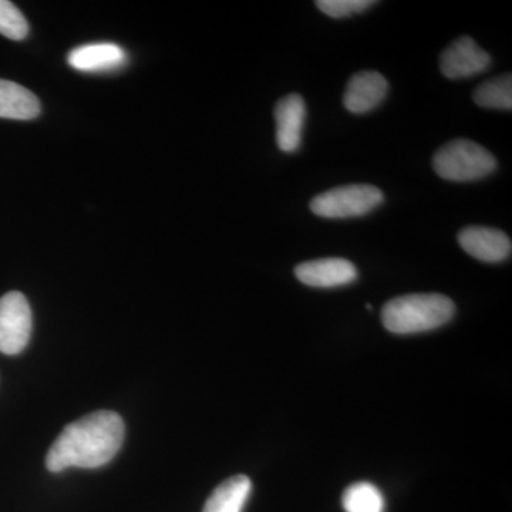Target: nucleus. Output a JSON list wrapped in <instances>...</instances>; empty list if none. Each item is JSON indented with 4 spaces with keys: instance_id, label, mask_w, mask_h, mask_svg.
<instances>
[{
    "instance_id": "nucleus-10",
    "label": "nucleus",
    "mask_w": 512,
    "mask_h": 512,
    "mask_svg": "<svg viewBox=\"0 0 512 512\" xmlns=\"http://www.w3.org/2000/svg\"><path fill=\"white\" fill-rule=\"evenodd\" d=\"M389 93V82L383 74L373 72H360L352 76L346 86L343 104L346 110L353 114H366L375 110L382 104Z\"/></svg>"
},
{
    "instance_id": "nucleus-7",
    "label": "nucleus",
    "mask_w": 512,
    "mask_h": 512,
    "mask_svg": "<svg viewBox=\"0 0 512 512\" xmlns=\"http://www.w3.org/2000/svg\"><path fill=\"white\" fill-rule=\"evenodd\" d=\"M295 276L303 285L329 289L353 284L359 272L348 259L322 258L296 266Z\"/></svg>"
},
{
    "instance_id": "nucleus-13",
    "label": "nucleus",
    "mask_w": 512,
    "mask_h": 512,
    "mask_svg": "<svg viewBox=\"0 0 512 512\" xmlns=\"http://www.w3.org/2000/svg\"><path fill=\"white\" fill-rule=\"evenodd\" d=\"M252 483L247 476H234L218 485L202 512H242L251 495Z\"/></svg>"
},
{
    "instance_id": "nucleus-17",
    "label": "nucleus",
    "mask_w": 512,
    "mask_h": 512,
    "mask_svg": "<svg viewBox=\"0 0 512 512\" xmlns=\"http://www.w3.org/2000/svg\"><path fill=\"white\" fill-rule=\"evenodd\" d=\"M373 5H376L373 0H318L316 2L320 12L333 19L349 18L356 13L365 12Z\"/></svg>"
},
{
    "instance_id": "nucleus-11",
    "label": "nucleus",
    "mask_w": 512,
    "mask_h": 512,
    "mask_svg": "<svg viewBox=\"0 0 512 512\" xmlns=\"http://www.w3.org/2000/svg\"><path fill=\"white\" fill-rule=\"evenodd\" d=\"M67 62L77 72H113L127 63V53L116 43H89L73 49L67 56Z\"/></svg>"
},
{
    "instance_id": "nucleus-14",
    "label": "nucleus",
    "mask_w": 512,
    "mask_h": 512,
    "mask_svg": "<svg viewBox=\"0 0 512 512\" xmlns=\"http://www.w3.org/2000/svg\"><path fill=\"white\" fill-rule=\"evenodd\" d=\"M477 106L484 109H512V76L510 73L495 77L477 87L473 94Z\"/></svg>"
},
{
    "instance_id": "nucleus-6",
    "label": "nucleus",
    "mask_w": 512,
    "mask_h": 512,
    "mask_svg": "<svg viewBox=\"0 0 512 512\" xmlns=\"http://www.w3.org/2000/svg\"><path fill=\"white\" fill-rule=\"evenodd\" d=\"M491 56L474 42L463 36L454 40L440 57V70L447 79H468L490 69Z\"/></svg>"
},
{
    "instance_id": "nucleus-12",
    "label": "nucleus",
    "mask_w": 512,
    "mask_h": 512,
    "mask_svg": "<svg viewBox=\"0 0 512 512\" xmlns=\"http://www.w3.org/2000/svg\"><path fill=\"white\" fill-rule=\"evenodd\" d=\"M40 114V103L32 92L18 83L0 80V119L33 120Z\"/></svg>"
},
{
    "instance_id": "nucleus-5",
    "label": "nucleus",
    "mask_w": 512,
    "mask_h": 512,
    "mask_svg": "<svg viewBox=\"0 0 512 512\" xmlns=\"http://www.w3.org/2000/svg\"><path fill=\"white\" fill-rule=\"evenodd\" d=\"M32 309L26 296L9 292L0 298V352L18 355L28 346L32 335Z\"/></svg>"
},
{
    "instance_id": "nucleus-3",
    "label": "nucleus",
    "mask_w": 512,
    "mask_h": 512,
    "mask_svg": "<svg viewBox=\"0 0 512 512\" xmlns=\"http://www.w3.org/2000/svg\"><path fill=\"white\" fill-rule=\"evenodd\" d=\"M433 168L443 180L470 183L488 177L497 170V160L487 148L470 140H453L440 148Z\"/></svg>"
},
{
    "instance_id": "nucleus-1",
    "label": "nucleus",
    "mask_w": 512,
    "mask_h": 512,
    "mask_svg": "<svg viewBox=\"0 0 512 512\" xmlns=\"http://www.w3.org/2000/svg\"><path fill=\"white\" fill-rule=\"evenodd\" d=\"M126 427L119 414L100 410L64 427L46 456L47 470L99 468L110 463L123 446Z\"/></svg>"
},
{
    "instance_id": "nucleus-16",
    "label": "nucleus",
    "mask_w": 512,
    "mask_h": 512,
    "mask_svg": "<svg viewBox=\"0 0 512 512\" xmlns=\"http://www.w3.org/2000/svg\"><path fill=\"white\" fill-rule=\"evenodd\" d=\"M29 33L28 20L8 0H0V35L10 40H23Z\"/></svg>"
},
{
    "instance_id": "nucleus-8",
    "label": "nucleus",
    "mask_w": 512,
    "mask_h": 512,
    "mask_svg": "<svg viewBox=\"0 0 512 512\" xmlns=\"http://www.w3.org/2000/svg\"><path fill=\"white\" fill-rule=\"evenodd\" d=\"M458 242L468 255L487 264H497L510 258L511 239L500 229L468 227L458 234Z\"/></svg>"
},
{
    "instance_id": "nucleus-15",
    "label": "nucleus",
    "mask_w": 512,
    "mask_h": 512,
    "mask_svg": "<svg viewBox=\"0 0 512 512\" xmlns=\"http://www.w3.org/2000/svg\"><path fill=\"white\" fill-rule=\"evenodd\" d=\"M342 505L346 512H384V497L375 484L362 481L346 488Z\"/></svg>"
},
{
    "instance_id": "nucleus-2",
    "label": "nucleus",
    "mask_w": 512,
    "mask_h": 512,
    "mask_svg": "<svg viewBox=\"0 0 512 512\" xmlns=\"http://www.w3.org/2000/svg\"><path fill=\"white\" fill-rule=\"evenodd\" d=\"M456 315V305L440 293H414L384 305V328L394 335L429 332L446 325Z\"/></svg>"
},
{
    "instance_id": "nucleus-9",
    "label": "nucleus",
    "mask_w": 512,
    "mask_h": 512,
    "mask_svg": "<svg viewBox=\"0 0 512 512\" xmlns=\"http://www.w3.org/2000/svg\"><path fill=\"white\" fill-rule=\"evenodd\" d=\"M305 100L299 94H288L275 106L276 144L286 154L299 150L305 126Z\"/></svg>"
},
{
    "instance_id": "nucleus-4",
    "label": "nucleus",
    "mask_w": 512,
    "mask_h": 512,
    "mask_svg": "<svg viewBox=\"0 0 512 512\" xmlns=\"http://www.w3.org/2000/svg\"><path fill=\"white\" fill-rule=\"evenodd\" d=\"M383 200V192L373 185H345L313 198L311 211L329 220H346L370 214L383 204Z\"/></svg>"
}]
</instances>
